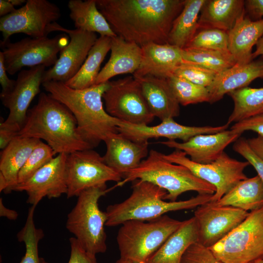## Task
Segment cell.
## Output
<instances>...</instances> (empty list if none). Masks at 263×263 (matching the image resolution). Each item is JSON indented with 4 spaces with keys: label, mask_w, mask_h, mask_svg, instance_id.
I'll use <instances>...</instances> for the list:
<instances>
[{
    "label": "cell",
    "mask_w": 263,
    "mask_h": 263,
    "mask_svg": "<svg viewBox=\"0 0 263 263\" xmlns=\"http://www.w3.org/2000/svg\"><path fill=\"white\" fill-rule=\"evenodd\" d=\"M230 130L241 133L245 131H252L263 137V114L236 122L231 127Z\"/></svg>",
    "instance_id": "obj_43"
},
{
    "label": "cell",
    "mask_w": 263,
    "mask_h": 263,
    "mask_svg": "<svg viewBox=\"0 0 263 263\" xmlns=\"http://www.w3.org/2000/svg\"><path fill=\"white\" fill-rule=\"evenodd\" d=\"M207 0H185L180 13L174 20L168 43L185 48L199 29L201 11Z\"/></svg>",
    "instance_id": "obj_31"
},
{
    "label": "cell",
    "mask_w": 263,
    "mask_h": 263,
    "mask_svg": "<svg viewBox=\"0 0 263 263\" xmlns=\"http://www.w3.org/2000/svg\"><path fill=\"white\" fill-rule=\"evenodd\" d=\"M19 135L45 140L56 154L92 149L79 135L76 120L70 110L43 92L29 109Z\"/></svg>",
    "instance_id": "obj_3"
},
{
    "label": "cell",
    "mask_w": 263,
    "mask_h": 263,
    "mask_svg": "<svg viewBox=\"0 0 263 263\" xmlns=\"http://www.w3.org/2000/svg\"><path fill=\"white\" fill-rule=\"evenodd\" d=\"M45 68L44 66L39 65L20 71L13 89L0 95L2 104L9 110L8 117L4 121L6 123L22 128L30 103L41 93L40 87L43 83Z\"/></svg>",
    "instance_id": "obj_17"
},
{
    "label": "cell",
    "mask_w": 263,
    "mask_h": 263,
    "mask_svg": "<svg viewBox=\"0 0 263 263\" xmlns=\"http://www.w3.org/2000/svg\"><path fill=\"white\" fill-rule=\"evenodd\" d=\"M132 182V191L127 199L107 207L105 225L117 226L132 220L151 221L168 212L195 208L210 202L213 195L198 194L187 200L167 202L168 192L163 188L140 179Z\"/></svg>",
    "instance_id": "obj_4"
},
{
    "label": "cell",
    "mask_w": 263,
    "mask_h": 263,
    "mask_svg": "<svg viewBox=\"0 0 263 263\" xmlns=\"http://www.w3.org/2000/svg\"><path fill=\"white\" fill-rule=\"evenodd\" d=\"M234 102L233 111L227 123L238 122L263 114V88L244 87L228 94Z\"/></svg>",
    "instance_id": "obj_33"
},
{
    "label": "cell",
    "mask_w": 263,
    "mask_h": 263,
    "mask_svg": "<svg viewBox=\"0 0 263 263\" xmlns=\"http://www.w3.org/2000/svg\"><path fill=\"white\" fill-rule=\"evenodd\" d=\"M110 50V58L100 71L95 85L107 82L119 75H133L139 67L142 51L137 44L116 36L111 38Z\"/></svg>",
    "instance_id": "obj_23"
},
{
    "label": "cell",
    "mask_w": 263,
    "mask_h": 263,
    "mask_svg": "<svg viewBox=\"0 0 263 263\" xmlns=\"http://www.w3.org/2000/svg\"><path fill=\"white\" fill-rule=\"evenodd\" d=\"M167 80L179 104L187 106L208 102L209 96L207 88L174 75L168 77Z\"/></svg>",
    "instance_id": "obj_36"
},
{
    "label": "cell",
    "mask_w": 263,
    "mask_h": 263,
    "mask_svg": "<svg viewBox=\"0 0 263 263\" xmlns=\"http://www.w3.org/2000/svg\"><path fill=\"white\" fill-rule=\"evenodd\" d=\"M233 149L252 166L263 184V159L251 149L247 139L244 137H239L234 142Z\"/></svg>",
    "instance_id": "obj_41"
},
{
    "label": "cell",
    "mask_w": 263,
    "mask_h": 263,
    "mask_svg": "<svg viewBox=\"0 0 263 263\" xmlns=\"http://www.w3.org/2000/svg\"><path fill=\"white\" fill-rule=\"evenodd\" d=\"M228 45L227 32L217 28H205L198 30L185 48L229 52Z\"/></svg>",
    "instance_id": "obj_37"
},
{
    "label": "cell",
    "mask_w": 263,
    "mask_h": 263,
    "mask_svg": "<svg viewBox=\"0 0 263 263\" xmlns=\"http://www.w3.org/2000/svg\"><path fill=\"white\" fill-rule=\"evenodd\" d=\"M115 263H133L131 261L120 258Z\"/></svg>",
    "instance_id": "obj_53"
},
{
    "label": "cell",
    "mask_w": 263,
    "mask_h": 263,
    "mask_svg": "<svg viewBox=\"0 0 263 263\" xmlns=\"http://www.w3.org/2000/svg\"><path fill=\"white\" fill-rule=\"evenodd\" d=\"M259 78H263V56L246 64L236 63L216 75L212 84L207 87L208 103H214L222 99L225 94L247 87Z\"/></svg>",
    "instance_id": "obj_22"
},
{
    "label": "cell",
    "mask_w": 263,
    "mask_h": 263,
    "mask_svg": "<svg viewBox=\"0 0 263 263\" xmlns=\"http://www.w3.org/2000/svg\"><path fill=\"white\" fill-rule=\"evenodd\" d=\"M183 62L197 64L217 74L236 64L233 56L228 51L184 48L182 49Z\"/></svg>",
    "instance_id": "obj_34"
},
{
    "label": "cell",
    "mask_w": 263,
    "mask_h": 263,
    "mask_svg": "<svg viewBox=\"0 0 263 263\" xmlns=\"http://www.w3.org/2000/svg\"><path fill=\"white\" fill-rule=\"evenodd\" d=\"M181 263H223L219 260L211 251L196 242L187 249Z\"/></svg>",
    "instance_id": "obj_40"
},
{
    "label": "cell",
    "mask_w": 263,
    "mask_h": 263,
    "mask_svg": "<svg viewBox=\"0 0 263 263\" xmlns=\"http://www.w3.org/2000/svg\"><path fill=\"white\" fill-rule=\"evenodd\" d=\"M67 198L78 196L84 190L105 185L108 181L120 182L121 175L108 166L103 157L92 149L68 154L66 163Z\"/></svg>",
    "instance_id": "obj_11"
},
{
    "label": "cell",
    "mask_w": 263,
    "mask_h": 263,
    "mask_svg": "<svg viewBox=\"0 0 263 263\" xmlns=\"http://www.w3.org/2000/svg\"><path fill=\"white\" fill-rule=\"evenodd\" d=\"M134 78L139 83L143 95L154 117L162 121L179 115L180 104L167 78L151 75Z\"/></svg>",
    "instance_id": "obj_24"
},
{
    "label": "cell",
    "mask_w": 263,
    "mask_h": 263,
    "mask_svg": "<svg viewBox=\"0 0 263 263\" xmlns=\"http://www.w3.org/2000/svg\"><path fill=\"white\" fill-rule=\"evenodd\" d=\"M247 141L254 152L263 159V137L258 135L257 137L248 139Z\"/></svg>",
    "instance_id": "obj_47"
},
{
    "label": "cell",
    "mask_w": 263,
    "mask_h": 263,
    "mask_svg": "<svg viewBox=\"0 0 263 263\" xmlns=\"http://www.w3.org/2000/svg\"><path fill=\"white\" fill-rule=\"evenodd\" d=\"M42 85L51 96L72 113L79 135L92 149L111 134L118 132L120 121L111 116L103 105L102 96L109 86V81L81 90L57 81L43 82Z\"/></svg>",
    "instance_id": "obj_2"
},
{
    "label": "cell",
    "mask_w": 263,
    "mask_h": 263,
    "mask_svg": "<svg viewBox=\"0 0 263 263\" xmlns=\"http://www.w3.org/2000/svg\"><path fill=\"white\" fill-rule=\"evenodd\" d=\"M167 215L145 222L129 220L122 224L116 238L120 258L145 263L182 225Z\"/></svg>",
    "instance_id": "obj_6"
},
{
    "label": "cell",
    "mask_w": 263,
    "mask_h": 263,
    "mask_svg": "<svg viewBox=\"0 0 263 263\" xmlns=\"http://www.w3.org/2000/svg\"><path fill=\"white\" fill-rule=\"evenodd\" d=\"M11 4L14 6H20L25 3L27 0H9Z\"/></svg>",
    "instance_id": "obj_52"
},
{
    "label": "cell",
    "mask_w": 263,
    "mask_h": 263,
    "mask_svg": "<svg viewBox=\"0 0 263 263\" xmlns=\"http://www.w3.org/2000/svg\"><path fill=\"white\" fill-rule=\"evenodd\" d=\"M242 134L229 130L197 135L186 142L168 140L158 143L184 151L194 162L207 164L218 158L227 146L235 142Z\"/></svg>",
    "instance_id": "obj_19"
},
{
    "label": "cell",
    "mask_w": 263,
    "mask_h": 263,
    "mask_svg": "<svg viewBox=\"0 0 263 263\" xmlns=\"http://www.w3.org/2000/svg\"><path fill=\"white\" fill-rule=\"evenodd\" d=\"M71 253L68 263H97L96 256L87 252L75 237L69 239ZM41 263H48L41 258Z\"/></svg>",
    "instance_id": "obj_42"
},
{
    "label": "cell",
    "mask_w": 263,
    "mask_h": 263,
    "mask_svg": "<svg viewBox=\"0 0 263 263\" xmlns=\"http://www.w3.org/2000/svg\"><path fill=\"white\" fill-rule=\"evenodd\" d=\"M54 31L65 33L70 41L60 51L55 64L45 72L43 83L52 81L65 83L79 71L98 38L96 33L67 29L57 22L53 26L52 32Z\"/></svg>",
    "instance_id": "obj_14"
},
{
    "label": "cell",
    "mask_w": 263,
    "mask_h": 263,
    "mask_svg": "<svg viewBox=\"0 0 263 263\" xmlns=\"http://www.w3.org/2000/svg\"><path fill=\"white\" fill-rule=\"evenodd\" d=\"M20 129L17 126L6 123L4 121L0 124V149L3 150L16 136Z\"/></svg>",
    "instance_id": "obj_44"
},
{
    "label": "cell",
    "mask_w": 263,
    "mask_h": 263,
    "mask_svg": "<svg viewBox=\"0 0 263 263\" xmlns=\"http://www.w3.org/2000/svg\"><path fill=\"white\" fill-rule=\"evenodd\" d=\"M107 192L106 185L84 190L67 216V230L87 252L94 256L107 250L104 228L107 215L99 209L98 202Z\"/></svg>",
    "instance_id": "obj_7"
},
{
    "label": "cell",
    "mask_w": 263,
    "mask_h": 263,
    "mask_svg": "<svg viewBox=\"0 0 263 263\" xmlns=\"http://www.w3.org/2000/svg\"><path fill=\"white\" fill-rule=\"evenodd\" d=\"M4 57L1 51L0 52V83L1 87V92L0 95L5 94L10 92L14 88L16 80L10 79L7 75Z\"/></svg>",
    "instance_id": "obj_45"
},
{
    "label": "cell",
    "mask_w": 263,
    "mask_h": 263,
    "mask_svg": "<svg viewBox=\"0 0 263 263\" xmlns=\"http://www.w3.org/2000/svg\"><path fill=\"white\" fill-rule=\"evenodd\" d=\"M223 263H253L263 258V207L208 248Z\"/></svg>",
    "instance_id": "obj_8"
},
{
    "label": "cell",
    "mask_w": 263,
    "mask_h": 263,
    "mask_svg": "<svg viewBox=\"0 0 263 263\" xmlns=\"http://www.w3.org/2000/svg\"><path fill=\"white\" fill-rule=\"evenodd\" d=\"M245 12V0H207L200 14L198 30L217 28L228 32Z\"/></svg>",
    "instance_id": "obj_26"
},
{
    "label": "cell",
    "mask_w": 263,
    "mask_h": 263,
    "mask_svg": "<svg viewBox=\"0 0 263 263\" xmlns=\"http://www.w3.org/2000/svg\"><path fill=\"white\" fill-rule=\"evenodd\" d=\"M105 110L119 120L135 125H149L154 119L140 85L133 76L109 81L103 94Z\"/></svg>",
    "instance_id": "obj_12"
},
{
    "label": "cell",
    "mask_w": 263,
    "mask_h": 263,
    "mask_svg": "<svg viewBox=\"0 0 263 263\" xmlns=\"http://www.w3.org/2000/svg\"><path fill=\"white\" fill-rule=\"evenodd\" d=\"M245 9L249 15L256 20L263 17V0H245Z\"/></svg>",
    "instance_id": "obj_46"
},
{
    "label": "cell",
    "mask_w": 263,
    "mask_h": 263,
    "mask_svg": "<svg viewBox=\"0 0 263 263\" xmlns=\"http://www.w3.org/2000/svg\"><path fill=\"white\" fill-rule=\"evenodd\" d=\"M0 216L5 217L11 220L17 219L18 217V212L12 209H9L5 207L3 203L2 199L0 198Z\"/></svg>",
    "instance_id": "obj_48"
},
{
    "label": "cell",
    "mask_w": 263,
    "mask_h": 263,
    "mask_svg": "<svg viewBox=\"0 0 263 263\" xmlns=\"http://www.w3.org/2000/svg\"><path fill=\"white\" fill-rule=\"evenodd\" d=\"M55 154L53 149L47 143L41 140L20 170L18 174V184L29 179L38 169L51 161Z\"/></svg>",
    "instance_id": "obj_38"
},
{
    "label": "cell",
    "mask_w": 263,
    "mask_h": 263,
    "mask_svg": "<svg viewBox=\"0 0 263 263\" xmlns=\"http://www.w3.org/2000/svg\"><path fill=\"white\" fill-rule=\"evenodd\" d=\"M249 212L231 206L209 202L194 212L198 229L197 243L209 248L238 226Z\"/></svg>",
    "instance_id": "obj_15"
},
{
    "label": "cell",
    "mask_w": 263,
    "mask_h": 263,
    "mask_svg": "<svg viewBox=\"0 0 263 263\" xmlns=\"http://www.w3.org/2000/svg\"><path fill=\"white\" fill-rule=\"evenodd\" d=\"M61 16L59 8L47 0H27L21 7L0 19L2 41L16 34L33 38L47 37Z\"/></svg>",
    "instance_id": "obj_13"
},
{
    "label": "cell",
    "mask_w": 263,
    "mask_h": 263,
    "mask_svg": "<svg viewBox=\"0 0 263 263\" xmlns=\"http://www.w3.org/2000/svg\"><path fill=\"white\" fill-rule=\"evenodd\" d=\"M259 56H263V35L256 44V49L252 54V59L254 60Z\"/></svg>",
    "instance_id": "obj_50"
},
{
    "label": "cell",
    "mask_w": 263,
    "mask_h": 263,
    "mask_svg": "<svg viewBox=\"0 0 263 263\" xmlns=\"http://www.w3.org/2000/svg\"><path fill=\"white\" fill-rule=\"evenodd\" d=\"M164 157L171 163L187 168L195 176L214 186L216 190L211 202H217L239 182L246 179L244 171L250 165L247 161L237 160L225 151L216 160L207 164L194 162L184 151L176 149L164 154Z\"/></svg>",
    "instance_id": "obj_10"
},
{
    "label": "cell",
    "mask_w": 263,
    "mask_h": 263,
    "mask_svg": "<svg viewBox=\"0 0 263 263\" xmlns=\"http://www.w3.org/2000/svg\"><path fill=\"white\" fill-rule=\"evenodd\" d=\"M136 179L163 188L168 192L165 199L172 202L176 201L181 194L187 191L213 195L216 190L214 186L195 176L187 168L170 162L165 158L164 154L153 149L137 167L124 174L116 186H122Z\"/></svg>",
    "instance_id": "obj_5"
},
{
    "label": "cell",
    "mask_w": 263,
    "mask_h": 263,
    "mask_svg": "<svg viewBox=\"0 0 263 263\" xmlns=\"http://www.w3.org/2000/svg\"><path fill=\"white\" fill-rule=\"evenodd\" d=\"M8 188V184L4 175L0 172V192L4 191L5 193Z\"/></svg>",
    "instance_id": "obj_51"
},
{
    "label": "cell",
    "mask_w": 263,
    "mask_h": 263,
    "mask_svg": "<svg viewBox=\"0 0 263 263\" xmlns=\"http://www.w3.org/2000/svg\"><path fill=\"white\" fill-rule=\"evenodd\" d=\"M69 41L70 38L65 33L53 38H26L15 42H11L10 39L1 40L0 46L7 73L14 75L24 67L54 66L58 53Z\"/></svg>",
    "instance_id": "obj_9"
},
{
    "label": "cell",
    "mask_w": 263,
    "mask_h": 263,
    "mask_svg": "<svg viewBox=\"0 0 263 263\" xmlns=\"http://www.w3.org/2000/svg\"><path fill=\"white\" fill-rule=\"evenodd\" d=\"M197 241V225L193 216L183 221L180 226L145 263H181L187 249Z\"/></svg>",
    "instance_id": "obj_27"
},
{
    "label": "cell",
    "mask_w": 263,
    "mask_h": 263,
    "mask_svg": "<svg viewBox=\"0 0 263 263\" xmlns=\"http://www.w3.org/2000/svg\"><path fill=\"white\" fill-rule=\"evenodd\" d=\"M111 38L100 36L90 49L77 73L65 84L75 89H84L95 85L100 66L111 50Z\"/></svg>",
    "instance_id": "obj_32"
},
{
    "label": "cell",
    "mask_w": 263,
    "mask_h": 263,
    "mask_svg": "<svg viewBox=\"0 0 263 263\" xmlns=\"http://www.w3.org/2000/svg\"><path fill=\"white\" fill-rule=\"evenodd\" d=\"M67 156L66 153L57 154L27 181L18 184L13 191L26 192L27 203L36 207L44 197L57 198L63 194H66Z\"/></svg>",
    "instance_id": "obj_16"
},
{
    "label": "cell",
    "mask_w": 263,
    "mask_h": 263,
    "mask_svg": "<svg viewBox=\"0 0 263 263\" xmlns=\"http://www.w3.org/2000/svg\"><path fill=\"white\" fill-rule=\"evenodd\" d=\"M115 34L142 47L168 43L185 0H95Z\"/></svg>",
    "instance_id": "obj_1"
},
{
    "label": "cell",
    "mask_w": 263,
    "mask_h": 263,
    "mask_svg": "<svg viewBox=\"0 0 263 263\" xmlns=\"http://www.w3.org/2000/svg\"><path fill=\"white\" fill-rule=\"evenodd\" d=\"M140 64L133 74L134 77L151 75L167 78L183 61L182 49L169 43H150L141 47Z\"/></svg>",
    "instance_id": "obj_20"
},
{
    "label": "cell",
    "mask_w": 263,
    "mask_h": 263,
    "mask_svg": "<svg viewBox=\"0 0 263 263\" xmlns=\"http://www.w3.org/2000/svg\"><path fill=\"white\" fill-rule=\"evenodd\" d=\"M229 124L212 126H188L181 125L173 118H168L156 126L135 125L120 121L117 130L125 137L136 142H148L151 138L164 137L168 140L180 139L186 142L199 134H212L226 130Z\"/></svg>",
    "instance_id": "obj_18"
},
{
    "label": "cell",
    "mask_w": 263,
    "mask_h": 263,
    "mask_svg": "<svg viewBox=\"0 0 263 263\" xmlns=\"http://www.w3.org/2000/svg\"><path fill=\"white\" fill-rule=\"evenodd\" d=\"M16 9L9 0H0V18L11 14Z\"/></svg>",
    "instance_id": "obj_49"
},
{
    "label": "cell",
    "mask_w": 263,
    "mask_h": 263,
    "mask_svg": "<svg viewBox=\"0 0 263 263\" xmlns=\"http://www.w3.org/2000/svg\"><path fill=\"white\" fill-rule=\"evenodd\" d=\"M41 141L18 135L0 152V172L6 179L9 193L18 185L19 173L31 152Z\"/></svg>",
    "instance_id": "obj_28"
},
{
    "label": "cell",
    "mask_w": 263,
    "mask_h": 263,
    "mask_svg": "<svg viewBox=\"0 0 263 263\" xmlns=\"http://www.w3.org/2000/svg\"><path fill=\"white\" fill-rule=\"evenodd\" d=\"M68 7L76 29L96 33L100 36H117L98 10L95 0H70Z\"/></svg>",
    "instance_id": "obj_29"
},
{
    "label": "cell",
    "mask_w": 263,
    "mask_h": 263,
    "mask_svg": "<svg viewBox=\"0 0 263 263\" xmlns=\"http://www.w3.org/2000/svg\"><path fill=\"white\" fill-rule=\"evenodd\" d=\"M36 207L32 206L29 208L25 223L17 234L18 241L23 242L25 246V254L19 263H41V257L38 255V244L44 234L41 229L35 226Z\"/></svg>",
    "instance_id": "obj_35"
},
{
    "label": "cell",
    "mask_w": 263,
    "mask_h": 263,
    "mask_svg": "<svg viewBox=\"0 0 263 263\" xmlns=\"http://www.w3.org/2000/svg\"><path fill=\"white\" fill-rule=\"evenodd\" d=\"M217 74L200 65L183 61L174 70L172 73V75L207 88L212 84Z\"/></svg>",
    "instance_id": "obj_39"
},
{
    "label": "cell",
    "mask_w": 263,
    "mask_h": 263,
    "mask_svg": "<svg viewBox=\"0 0 263 263\" xmlns=\"http://www.w3.org/2000/svg\"><path fill=\"white\" fill-rule=\"evenodd\" d=\"M106 151L103 156L105 163L122 175L137 167L149 154L148 142H134L115 133L104 141Z\"/></svg>",
    "instance_id": "obj_21"
},
{
    "label": "cell",
    "mask_w": 263,
    "mask_h": 263,
    "mask_svg": "<svg viewBox=\"0 0 263 263\" xmlns=\"http://www.w3.org/2000/svg\"><path fill=\"white\" fill-rule=\"evenodd\" d=\"M263 35V18L252 20L244 13L228 32L229 53L238 64L252 59V48Z\"/></svg>",
    "instance_id": "obj_25"
},
{
    "label": "cell",
    "mask_w": 263,
    "mask_h": 263,
    "mask_svg": "<svg viewBox=\"0 0 263 263\" xmlns=\"http://www.w3.org/2000/svg\"><path fill=\"white\" fill-rule=\"evenodd\" d=\"M219 206H231L250 211L263 207V184L257 175L236 184L219 201Z\"/></svg>",
    "instance_id": "obj_30"
},
{
    "label": "cell",
    "mask_w": 263,
    "mask_h": 263,
    "mask_svg": "<svg viewBox=\"0 0 263 263\" xmlns=\"http://www.w3.org/2000/svg\"><path fill=\"white\" fill-rule=\"evenodd\" d=\"M253 263H263V258L255 261Z\"/></svg>",
    "instance_id": "obj_54"
}]
</instances>
